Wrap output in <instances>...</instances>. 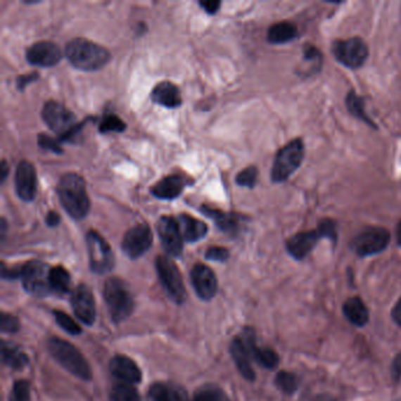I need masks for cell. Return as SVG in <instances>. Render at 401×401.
Returning a JSON list of instances; mask_svg holds the SVG:
<instances>
[{"label":"cell","instance_id":"277c9868","mask_svg":"<svg viewBox=\"0 0 401 401\" xmlns=\"http://www.w3.org/2000/svg\"><path fill=\"white\" fill-rule=\"evenodd\" d=\"M47 348L51 357L72 376H77L84 381L92 379V371L87 359L68 341L61 338H51L47 343Z\"/></svg>","mask_w":401,"mask_h":401},{"label":"cell","instance_id":"ee69618b","mask_svg":"<svg viewBox=\"0 0 401 401\" xmlns=\"http://www.w3.org/2000/svg\"><path fill=\"white\" fill-rule=\"evenodd\" d=\"M199 5L208 15H215L219 11L222 3L219 0H204V1H199Z\"/></svg>","mask_w":401,"mask_h":401},{"label":"cell","instance_id":"c3c4849f","mask_svg":"<svg viewBox=\"0 0 401 401\" xmlns=\"http://www.w3.org/2000/svg\"><path fill=\"white\" fill-rule=\"evenodd\" d=\"M392 318L399 326H401V298L394 306L393 311H392Z\"/></svg>","mask_w":401,"mask_h":401},{"label":"cell","instance_id":"5b68a950","mask_svg":"<svg viewBox=\"0 0 401 401\" xmlns=\"http://www.w3.org/2000/svg\"><path fill=\"white\" fill-rule=\"evenodd\" d=\"M104 299L115 324L122 323L132 314L134 297L129 284L119 278H110L104 286Z\"/></svg>","mask_w":401,"mask_h":401},{"label":"cell","instance_id":"d590c367","mask_svg":"<svg viewBox=\"0 0 401 401\" xmlns=\"http://www.w3.org/2000/svg\"><path fill=\"white\" fill-rule=\"evenodd\" d=\"M125 122H122V119L115 115H105L101 120V125H99V131L101 133L122 132V131H125Z\"/></svg>","mask_w":401,"mask_h":401},{"label":"cell","instance_id":"f6af8a7d","mask_svg":"<svg viewBox=\"0 0 401 401\" xmlns=\"http://www.w3.org/2000/svg\"><path fill=\"white\" fill-rule=\"evenodd\" d=\"M20 274H22V267L20 269H6L4 264L1 266V276L4 279H17V278H20Z\"/></svg>","mask_w":401,"mask_h":401},{"label":"cell","instance_id":"8992f818","mask_svg":"<svg viewBox=\"0 0 401 401\" xmlns=\"http://www.w3.org/2000/svg\"><path fill=\"white\" fill-rule=\"evenodd\" d=\"M305 146L300 138L293 139L280 148L273 163L272 180L274 183H284L300 167L304 160Z\"/></svg>","mask_w":401,"mask_h":401},{"label":"cell","instance_id":"681fc988","mask_svg":"<svg viewBox=\"0 0 401 401\" xmlns=\"http://www.w3.org/2000/svg\"><path fill=\"white\" fill-rule=\"evenodd\" d=\"M172 390L173 401H189L184 390L174 388V390Z\"/></svg>","mask_w":401,"mask_h":401},{"label":"cell","instance_id":"f907efd6","mask_svg":"<svg viewBox=\"0 0 401 401\" xmlns=\"http://www.w3.org/2000/svg\"><path fill=\"white\" fill-rule=\"evenodd\" d=\"M8 163L5 159L1 160V164H0V179H1V183H4L5 179L8 178Z\"/></svg>","mask_w":401,"mask_h":401},{"label":"cell","instance_id":"74e56055","mask_svg":"<svg viewBox=\"0 0 401 401\" xmlns=\"http://www.w3.org/2000/svg\"><path fill=\"white\" fill-rule=\"evenodd\" d=\"M8 401H31V390L29 381L18 380L12 387Z\"/></svg>","mask_w":401,"mask_h":401},{"label":"cell","instance_id":"7a4b0ae2","mask_svg":"<svg viewBox=\"0 0 401 401\" xmlns=\"http://www.w3.org/2000/svg\"><path fill=\"white\" fill-rule=\"evenodd\" d=\"M65 54L75 68L83 71L99 70L111 59V53L108 49L85 38L70 40L65 47Z\"/></svg>","mask_w":401,"mask_h":401},{"label":"cell","instance_id":"f546056e","mask_svg":"<svg viewBox=\"0 0 401 401\" xmlns=\"http://www.w3.org/2000/svg\"><path fill=\"white\" fill-rule=\"evenodd\" d=\"M193 401H231L225 392L215 385H204L198 388Z\"/></svg>","mask_w":401,"mask_h":401},{"label":"cell","instance_id":"ba28073f","mask_svg":"<svg viewBox=\"0 0 401 401\" xmlns=\"http://www.w3.org/2000/svg\"><path fill=\"white\" fill-rule=\"evenodd\" d=\"M87 246L92 272L105 274L115 267V255L110 245L97 231H89L87 234Z\"/></svg>","mask_w":401,"mask_h":401},{"label":"cell","instance_id":"60d3db41","mask_svg":"<svg viewBox=\"0 0 401 401\" xmlns=\"http://www.w3.org/2000/svg\"><path fill=\"white\" fill-rule=\"evenodd\" d=\"M38 144L39 146L44 150L52 151L54 153H63V148H61V141L58 139H54L52 136L40 133L38 136Z\"/></svg>","mask_w":401,"mask_h":401},{"label":"cell","instance_id":"7dc6e473","mask_svg":"<svg viewBox=\"0 0 401 401\" xmlns=\"http://www.w3.org/2000/svg\"><path fill=\"white\" fill-rule=\"evenodd\" d=\"M47 226L50 227H54L57 226L59 222H61V217L58 215L57 212L50 211L46 215V219H45Z\"/></svg>","mask_w":401,"mask_h":401},{"label":"cell","instance_id":"8d00e7d4","mask_svg":"<svg viewBox=\"0 0 401 401\" xmlns=\"http://www.w3.org/2000/svg\"><path fill=\"white\" fill-rule=\"evenodd\" d=\"M257 179H258V170L255 166H250L236 174V183L239 186L253 189L257 184Z\"/></svg>","mask_w":401,"mask_h":401},{"label":"cell","instance_id":"30bf717a","mask_svg":"<svg viewBox=\"0 0 401 401\" xmlns=\"http://www.w3.org/2000/svg\"><path fill=\"white\" fill-rule=\"evenodd\" d=\"M332 52L336 59L348 68H362L369 57V47L359 37L346 40H336Z\"/></svg>","mask_w":401,"mask_h":401},{"label":"cell","instance_id":"603a6c76","mask_svg":"<svg viewBox=\"0 0 401 401\" xmlns=\"http://www.w3.org/2000/svg\"><path fill=\"white\" fill-rule=\"evenodd\" d=\"M151 98L154 103L169 108H176L182 105L179 89L170 82L157 84L152 90Z\"/></svg>","mask_w":401,"mask_h":401},{"label":"cell","instance_id":"f5cc1de1","mask_svg":"<svg viewBox=\"0 0 401 401\" xmlns=\"http://www.w3.org/2000/svg\"><path fill=\"white\" fill-rule=\"evenodd\" d=\"M0 229H1V238L4 239L5 232H6V229H8V224H6V219L1 218V226H0Z\"/></svg>","mask_w":401,"mask_h":401},{"label":"cell","instance_id":"4fadbf2b","mask_svg":"<svg viewBox=\"0 0 401 401\" xmlns=\"http://www.w3.org/2000/svg\"><path fill=\"white\" fill-rule=\"evenodd\" d=\"M158 234L167 255L179 258L183 253V234L176 218L164 215L158 220Z\"/></svg>","mask_w":401,"mask_h":401},{"label":"cell","instance_id":"4316f807","mask_svg":"<svg viewBox=\"0 0 401 401\" xmlns=\"http://www.w3.org/2000/svg\"><path fill=\"white\" fill-rule=\"evenodd\" d=\"M298 29L292 23L280 22L271 26L267 32V40L271 44H286L295 39Z\"/></svg>","mask_w":401,"mask_h":401},{"label":"cell","instance_id":"816d5d0a","mask_svg":"<svg viewBox=\"0 0 401 401\" xmlns=\"http://www.w3.org/2000/svg\"><path fill=\"white\" fill-rule=\"evenodd\" d=\"M313 401H336V399L329 394H320L318 397H315Z\"/></svg>","mask_w":401,"mask_h":401},{"label":"cell","instance_id":"d6a6232c","mask_svg":"<svg viewBox=\"0 0 401 401\" xmlns=\"http://www.w3.org/2000/svg\"><path fill=\"white\" fill-rule=\"evenodd\" d=\"M53 315L58 325L65 332H68V333L72 334V336H78V334L82 333V327L79 326L78 324L75 323V320L70 315L61 311H54Z\"/></svg>","mask_w":401,"mask_h":401},{"label":"cell","instance_id":"f1b7e54d","mask_svg":"<svg viewBox=\"0 0 401 401\" xmlns=\"http://www.w3.org/2000/svg\"><path fill=\"white\" fill-rule=\"evenodd\" d=\"M346 105H348V111L351 112V115H355V118L360 119L362 122H366L367 125L371 126L373 129H378L376 122L369 118L367 112L365 111L364 99L362 97H359L358 94H355V91H351L348 94Z\"/></svg>","mask_w":401,"mask_h":401},{"label":"cell","instance_id":"e575fe53","mask_svg":"<svg viewBox=\"0 0 401 401\" xmlns=\"http://www.w3.org/2000/svg\"><path fill=\"white\" fill-rule=\"evenodd\" d=\"M276 385L284 393L292 394L297 390L298 380L292 373L283 371L276 374Z\"/></svg>","mask_w":401,"mask_h":401},{"label":"cell","instance_id":"f35d334b","mask_svg":"<svg viewBox=\"0 0 401 401\" xmlns=\"http://www.w3.org/2000/svg\"><path fill=\"white\" fill-rule=\"evenodd\" d=\"M318 232L322 238H327L332 243L337 241V225L332 219H323L319 222Z\"/></svg>","mask_w":401,"mask_h":401},{"label":"cell","instance_id":"484cf974","mask_svg":"<svg viewBox=\"0 0 401 401\" xmlns=\"http://www.w3.org/2000/svg\"><path fill=\"white\" fill-rule=\"evenodd\" d=\"M345 317L355 326H365L369 322V310L360 298H351L344 304Z\"/></svg>","mask_w":401,"mask_h":401},{"label":"cell","instance_id":"52a82bcc","mask_svg":"<svg viewBox=\"0 0 401 401\" xmlns=\"http://www.w3.org/2000/svg\"><path fill=\"white\" fill-rule=\"evenodd\" d=\"M158 276L166 293L176 304H183L186 299V290L183 278L176 264L164 255L158 257L155 260Z\"/></svg>","mask_w":401,"mask_h":401},{"label":"cell","instance_id":"d4e9b609","mask_svg":"<svg viewBox=\"0 0 401 401\" xmlns=\"http://www.w3.org/2000/svg\"><path fill=\"white\" fill-rule=\"evenodd\" d=\"M1 359L5 365L13 369H23L29 365V357L25 352L8 341L1 343Z\"/></svg>","mask_w":401,"mask_h":401},{"label":"cell","instance_id":"83f0119b","mask_svg":"<svg viewBox=\"0 0 401 401\" xmlns=\"http://www.w3.org/2000/svg\"><path fill=\"white\" fill-rule=\"evenodd\" d=\"M50 286L51 291H53V292L61 294V295L68 293L70 288H71V276H70V273L64 267H61V266H57V267L51 269Z\"/></svg>","mask_w":401,"mask_h":401},{"label":"cell","instance_id":"ab89813d","mask_svg":"<svg viewBox=\"0 0 401 401\" xmlns=\"http://www.w3.org/2000/svg\"><path fill=\"white\" fill-rule=\"evenodd\" d=\"M0 329H1L3 333H17L20 329L18 319L15 318V315L1 313Z\"/></svg>","mask_w":401,"mask_h":401},{"label":"cell","instance_id":"836d02e7","mask_svg":"<svg viewBox=\"0 0 401 401\" xmlns=\"http://www.w3.org/2000/svg\"><path fill=\"white\" fill-rule=\"evenodd\" d=\"M147 401H173L172 390L164 383H153L147 392Z\"/></svg>","mask_w":401,"mask_h":401},{"label":"cell","instance_id":"d6986e66","mask_svg":"<svg viewBox=\"0 0 401 401\" xmlns=\"http://www.w3.org/2000/svg\"><path fill=\"white\" fill-rule=\"evenodd\" d=\"M320 238L322 236L319 234L318 229L297 233L287 240V251L294 259L301 260L311 253L312 250L315 248V245Z\"/></svg>","mask_w":401,"mask_h":401},{"label":"cell","instance_id":"4dcf8cb0","mask_svg":"<svg viewBox=\"0 0 401 401\" xmlns=\"http://www.w3.org/2000/svg\"><path fill=\"white\" fill-rule=\"evenodd\" d=\"M110 401H140V397L129 383H117L110 392Z\"/></svg>","mask_w":401,"mask_h":401},{"label":"cell","instance_id":"6da1fadb","mask_svg":"<svg viewBox=\"0 0 401 401\" xmlns=\"http://www.w3.org/2000/svg\"><path fill=\"white\" fill-rule=\"evenodd\" d=\"M61 206L70 217L77 220L85 218L90 210V199L83 178L77 173H65L57 185Z\"/></svg>","mask_w":401,"mask_h":401},{"label":"cell","instance_id":"7bdbcfd3","mask_svg":"<svg viewBox=\"0 0 401 401\" xmlns=\"http://www.w3.org/2000/svg\"><path fill=\"white\" fill-rule=\"evenodd\" d=\"M39 78V75L37 72H32V73H29V75H23L17 78V89L18 90H24L25 87H27L29 84L36 82L37 79Z\"/></svg>","mask_w":401,"mask_h":401},{"label":"cell","instance_id":"2e32d148","mask_svg":"<svg viewBox=\"0 0 401 401\" xmlns=\"http://www.w3.org/2000/svg\"><path fill=\"white\" fill-rule=\"evenodd\" d=\"M15 191L24 201H32L37 193L36 170L31 163L22 160L17 165L15 176Z\"/></svg>","mask_w":401,"mask_h":401},{"label":"cell","instance_id":"8fae6325","mask_svg":"<svg viewBox=\"0 0 401 401\" xmlns=\"http://www.w3.org/2000/svg\"><path fill=\"white\" fill-rule=\"evenodd\" d=\"M390 232L383 227H369L351 241V248L359 257L378 255L390 243Z\"/></svg>","mask_w":401,"mask_h":401},{"label":"cell","instance_id":"ac0fdd59","mask_svg":"<svg viewBox=\"0 0 401 401\" xmlns=\"http://www.w3.org/2000/svg\"><path fill=\"white\" fill-rule=\"evenodd\" d=\"M110 372L117 379L129 385L140 383V380L143 378L141 371L136 362L125 355H115L111 359Z\"/></svg>","mask_w":401,"mask_h":401},{"label":"cell","instance_id":"bcb514c9","mask_svg":"<svg viewBox=\"0 0 401 401\" xmlns=\"http://www.w3.org/2000/svg\"><path fill=\"white\" fill-rule=\"evenodd\" d=\"M392 376L395 381L401 378V353L394 359L393 365H392Z\"/></svg>","mask_w":401,"mask_h":401},{"label":"cell","instance_id":"b9f144b4","mask_svg":"<svg viewBox=\"0 0 401 401\" xmlns=\"http://www.w3.org/2000/svg\"><path fill=\"white\" fill-rule=\"evenodd\" d=\"M205 257H206V259H208V260H212V262H224L229 259V252L227 248L215 246V248H208Z\"/></svg>","mask_w":401,"mask_h":401},{"label":"cell","instance_id":"ffe728a7","mask_svg":"<svg viewBox=\"0 0 401 401\" xmlns=\"http://www.w3.org/2000/svg\"><path fill=\"white\" fill-rule=\"evenodd\" d=\"M229 351H231V355H232L233 360L236 362L239 372L241 373V376H244L245 379L253 381L255 379V373L252 369V355L250 353L248 345L245 344V341L243 340V338H236L231 344Z\"/></svg>","mask_w":401,"mask_h":401},{"label":"cell","instance_id":"44dd1931","mask_svg":"<svg viewBox=\"0 0 401 401\" xmlns=\"http://www.w3.org/2000/svg\"><path fill=\"white\" fill-rule=\"evenodd\" d=\"M201 212L215 220V224L222 232L227 233L229 236H236L241 229V222H244L243 215L236 213H225V212L213 210L211 208L203 206Z\"/></svg>","mask_w":401,"mask_h":401},{"label":"cell","instance_id":"1f68e13d","mask_svg":"<svg viewBox=\"0 0 401 401\" xmlns=\"http://www.w3.org/2000/svg\"><path fill=\"white\" fill-rule=\"evenodd\" d=\"M304 61L305 63L310 64L308 68L310 72H317L322 68L323 65L324 58L322 52L315 46L312 45H305L304 46Z\"/></svg>","mask_w":401,"mask_h":401},{"label":"cell","instance_id":"cb8c5ba5","mask_svg":"<svg viewBox=\"0 0 401 401\" xmlns=\"http://www.w3.org/2000/svg\"><path fill=\"white\" fill-rule=\"evenodd\" d=\"M177 222L179 224L184 240H186L189 243H196L203 239L208 231V226L204 222L194 218L192 215H178Z\"/></svg>","mask_w":401,"mask_h":401},{"label":"cell","instance_id":"e0dca14e","mask_svg":"<svg viewBox=\"0 0 401 401\" xmlns=\"http://www.w3.org/2000/svg\"><path fill=\"white\" fill-rule=\"evenodd\" d=\"M26 59L30 64L50 68L61 59V51L57 44L52 42H38L26 51Z\"/></svg>","mask_w":401,"mask_h":401},{"label":"cell","instance_id":"5bb4252c","mask_svg":"<svg viewBox=\"0 0 401 401\" xmlns=\"http://www.w3.org/2000/svg\"><path fill=\"white\" fill-rule=\"evenodd\" d=\"M71 305L77 318L87 326H92L96 322V303L90 287L87 285H79L75 287L71 297Z\"/></svg>","mask_w":401,"mask_h":401},{"label":"cell","instance_id":"7c38bea8","mask_svg":"<svg viewBox=\"0 0 401 401\" xmlns=\"http://www.w3.org/2000/svg\"><path fill=\"white\" fill-rule=\"evenodd\" d=\"M153 241L152 231L146 224L133 226L125 233L122 241V250L129 258L136 259L145 255Z\"/></svg>","mask_w":401,"mask_h":401},{"label":"cell","instance_id":"7402d4cb","mask_svg":"<svg viewBox=\"0 0 401 401\" xmlns=\"http://www.w3.org/2000/svg\"><path fill=\"white\" fill-rule=\"evenodd\" d=\"M185 187V180L183 177L179 174H171V176L165 177L164 179L158 182L153 187H152V194L158 199H176L179 197Z\"/></svg>","mask_w":401,"mask_h":401},{"label":"cell","instance_id":"3957f363","mask_svg":"<svg viewBox=\"0 0 401 401\" xmlns=\"http://www.w3.org/2000/svg\"><path fill=\"white\" fill-rule=\"evenodd\" d=\"M42 115L50 129L57 133L58 140L61 143H75L82 133L83 126L87 124L85 120L77 122L73 112L58 101H47L44 105Z\"/></svg>","mask_w":401,"mask_h":401},{"label":"cell","instance_id":"db71d44e","mask_svg":"<svg viewBox=\"0 0 401 401\" xmlns=\"http://www.w3.org/2000/svg\"><path fill=\"white\" fill-rule=\"evenodd\" d=\"M397 245L401 248V222H399V225H397Z\"/></svg>","mask_w":401,"mask_h":401},{"label":"cell","instance_id":"9a60e30c","mask_svg":"<svg viewBox=\"0 0 401 401\" xmlns=\"http://www.w3.org/2000/svg\"><path fill=\"white\" fill-rule=\"evenodd\" d=\"M191 283L194 292L201 300H211L218 291V281L215 273L210 267L203 264H197L192 269Z\"/></svg>","mask_w":401,"mask_h":401},{"label":"cell","instance_id":"9c48e42d","mask_svg":"<svg viewBox=\"0 0 401 401\" xmlns=\"http://www.w3.org/2000/svg\"><path fill=\"white\" fill-rule=\"evenodd\" d=\"M50 269L39 260H32L23 266L20 279L26 292L33 297H46L51 292Z\"/></svg>","mask_w":401,"mask_h":401}]
</instances>
